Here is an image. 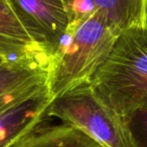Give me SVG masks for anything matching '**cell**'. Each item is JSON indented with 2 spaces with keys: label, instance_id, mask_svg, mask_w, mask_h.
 I'll use <instances>...</instances> for the list:
<instances>
[{
  "label": "cell",
  "instance_id": "6da1fadb",
  "mask_svg": "<svg viewBox=\"0 0 147 147\" xmlns=\"http://www.w3.org/2000/svg\"><path fill=\"white\" fill-rule=\"evenodd\" d=\"M121 32L96 11L73 18L49 61L46 86L51 100L90 83Z\"/></svg>",
  "mask_w": 147,
  "mask_h": 147
},
{
  "label": "cell",
  "instance_id": "7a4b0ae2",
  "mask_svg": "<svg viewBox=\"0 0 147 147\" xmlns=\"http://www.w3.org/2000/svg\"><path fill=\"white\" fill-rule=\"evenodd\" d=\"M90 84L99 99L122 120L147 107V25L122 31Z\"/></svg>",
  "mask_w": 147,
  "mask_h": 147
},
{
  "label": "cell",
  "instance_id": "3957f363",
  "mask_svg": "<svg viewBox=\"0 0 147 147\" xmlns=\"http://www.w3.org/2000/svg\"><path fill=\"white\" fill-rule=\"evenodd\" d=\"M46 114L79 128L104 147H133L123 120L85 83L55 97Z\"/></svg>",
  "mask_w": 147,
  "mask_h": 147
},
{
  "label": "cell",
  "instance_id": "277c9868",
  "mask_svg": "<svg viewBox=\"0 0 147 147\" xmlns=\"http://www.w3.org/2000/svg\"><path fill=\"white\" fill-rule=\"evenodd\" d=\"M51 61L72 20L78 0H6Z\"/></svg>",
  "mask_w": 147,
  "mask_h": 147
},
{
  "label": "cell",
  "instance_id": "5b68a950",
  "mask_svg": "<svg viewBox=\"0 0 147 147\" xmlns=\"http://www.w3.org/2000/svg\"><path fill=\"white\" fill-rule=\"evenodd\" d=\"M49 57L6 61L0 65V112L47 90Z\"/></svg>",
  "mask_w": 147,
  "mask_h": 147
},
{
  "label": "cell",
  "instance_id": "8992f818",
  "mask_svg": "<svg viewBox=\"0 0 147 147\" xmlns=\"http://www.w3.org/2000/svg\"><path fill=\"white\" fill-rule=\"evenodd\" d=\"M59 121V120H57ZM7 147H104L79 128L46 115Z\"/></svg>",
  "mask_w": 147,
  "mask_h": 147
},
{
  "label": "cell",
  "instance_id": "52a82bcc",
  "mask_svg": "<svg viewBox=\"0 0 147 147\" xmlns=\"http://www.w3.org/2000/svg\"><path fill=\"white\" fill-rule=\"evenodd\" d=\"M51 98L45 90L0 112V147H7L46 116Z\"/></svg>",
  "mask_w": 147,
  "mask_h": 147
},
{
  "label": "cell",
  "instance_id": "ba28073f",
  "mask_svg": "<svg viewBox=\"0 0 147 147\" xmlns=\"http://www.w3.org/2000/svg\"><path fill=\"white\" fill-rule=\"evenodd\" d=\"M0 56L5 60L49 57L34 40L6 0H0Z\"/></svg>",
  "mask_w": 147,
  "mask_h": 147
},
{
  "label": "cell",
  "instance_id": "9c48e42d",
  "mask_svg": "<svg viewBox=\"0 0 147 147\" xmlns=\"http://www.w3.org/2000/svg\"><path fill=\"white\" fill-rule=\"evenodd\" d=\"M99 12L121 31L147 25L146 0H78L73 17Z\"/></svg>",
  "mask_w": 147,
  "mask_h": 147
},
{
  "label": "cell",
  "instance_id": "30bf717a",
  "mask_svg": "<svg viewBox=\"0 0 147 147\" xmlns=\"http://www.w3.org/2000/svg\"><path fill=\"white\" fill-rule=\"evenodd\" d=\"M133 147H147V107L132 112L123 120Z\"/></svg>",
  "mask_w": 147,
  "mask_h": 147
},
{
  "label": "cell",
  "instance_id": "8fae6325",
  "mask_svg": "<svg viewBox=\"0 0 147 147\" xmlns=\"http://www.w3.org/2000/svg\"><path fill=\"white\" fill-rule=\"evenodd\" d=\"M6 61H7V60H5V59L3 58V57L0 56V65H1L2 63H4V62H6Z\"/></svg>",
  "mask_w": 147,
  "mask_h": 147
},
{
  "label": "cell",
  "instance_id": "7c38bea8",
  "mask_svg": "<svg viewBox=\"0 0 147 147\" xmlns=\"http://www.w3.org/2000/svg\"><path fill=\"white\" fill-rule=\"evenodd\" d=\"M146 4H147V0H146Z\"/></svg>",
  "mask_w": 147,
  "mask_h": 147
}]
</instances>
